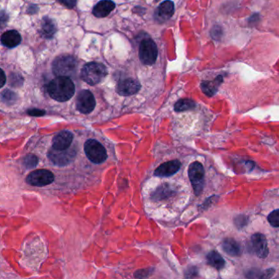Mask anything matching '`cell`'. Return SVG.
<instances>
[{
    "label": "cell",
    "instance_id": "obj_1",
    "mask_svg": "<svg viewBox=\"0 0 279 279\" xmlns=\"http://www.w3.org/2000/svg\"><path fill=\"white\" fill-rule=\"evenodd\" d=\"M76 87L69 76H57L47 87L50 97L58 102H66L73 97Z\"/></svg>",
    "mask_w": 279,
    "mask_h": 279
},
{
    "label": "cell",
    "instance_id": "obj_2",
    "mask_svg": "<svg viewBox=\"0 0 279 279\" xmlns=\"http://www.w3.org/2000/svg\"><path fill=\"white\" fill-rule=\"evenodd\" d=\"M107 75V70L101 63H89L84 65L81 72L82 80L88 85H95L99 84Z\"/></svg>",
    "mask_w": 279,
    "mask_h": 279
},
{
    "label": "cell",
    "instance_id": "obj_3",
    "mask_svg": "<svg viewBox=\"0 0 279 279\" xmlns=\"http://www.w3.org/2000/svg\"><path fill=\"white\" fill-rule=\"evenodd\" d=\"M77 62L74 57L62 55L54 60L52 71L57 76H69L76 72Z\"/></svg>",
    "mask_w": 279,
    "mask_h": 279
},
{
    "label": "cell",
    "instance_id": "obj_4",
    "mask_svg": "<svg viewBox=\"0 0 279 279\" xmlns=\"http://www.w3.org/2000/svg\"><path fill=\"white\" fill-rule=\"evenodd\" d=\"M84 152L88 159L95 163L101 164L107 158V153L102 144L94 139H89L84 144Z\"/></svg>",
    "mask_w": 279,
    "mask_h": 279
},
{
    "label": "cell",
    "instance_id": "obj_5",
    "mask_svg": "<svg viewBox=\"0 0 279 279\" xmlns=\"http://www.w3.org/2000/svg\"><path fill=\"white\" fill-rule=\"evenodd\" d=\"M158 48L152 39H144L140 44V60L146 65H153L157 60Z\"/></svg>",
    "mask_w": 279,
    "mask_h": 279
},
{
    "label": "cell",
    "instance_id": "obj_6",
    "mask_svg": "<svg viewBox=\"0 0 279 279\" xmlns=\"http://www.w3.org/2000/svg\"><path fill=\"white\" fill-rule=\"evenodd\" d=\"M204 175L205 172L201 163L194 161L189 165V178L196 195H199L202 191L204 185Z\"/></svg>",
    "mask_w": 279,
    "mask_h": 279
},
{
    "label": "cell",
    "instance_id": "obj_7",
    "mask_svg": "<svg viewBox=\"0 0 279 279\" xmlns=\"http://www.w3.org/2000/svg\"><path fill=\"white\" fill-rule=\"evenodd\" d=\"M53 181V174L47 170H37L33 171L26 178V182L32 186H46L52 184Z\"/></svg>",
    "mask_w": 279,
    "mask_h": 279
},
{
    "label": "cell",
    "instance_id": "obj_8",
    "mask_svg": "<svg viewBox=\"0 0 279 279\" xmlns=\"http://www.w3.org/2000/svg\"><path fill=\"white\" fill-rule=\"evenodd\" d=\"M76 152L75 150H56L52 147L48 152V158L51 161L59 166H64L69 164L76 157Z\"/></svg>",
    "mask_w": 279,
    "mask_h": 279
},
{
    "label": "cell",
    "instance_id": "obj_9",
    "mask_svg": "<svg viewBox=\"0 0 279 279\" xmlns=\"http://www.w3.org/2000/svg\"><path fill=\"white\" fill-rule=\"evenodd\" d=\"M76 106L78 110L84 114L92 113L96 106V100L93 93L88 90L80 92L76 100Z\"/></svg>",
    "mask_w": 279,
    "mask_h": 279
},
{
    "label": "cell",
    "instance_id": "obj_10",
    "mask_svg": "<svg viewBox=\"0 0 279 279\" xmlns=\"http://www.w3.org/2000/svg\"><path fill=\"white\" fill-rule=\"evenodd\" d=\"M141 89V84L135 79L120 80L117 86V92L121 96L133 95Z\"/></svg>",
    "mask_w": 279,
    "mask_h": 279
},
{
    "label": "cell",
    "instance_id": "obj_11",
    "mask_svg": "<svg viewBox=\"0 0 279 279\" xmlns=\"http://www.w3.org/2000/svg\"><path fill=\"white\" fill-rule=\"evenodd\" d=\"M251 245H252L254 252L258 257L261 259L267 257L268 249L266 238L264 235L261 234H254L253 236L251 237Z\"/></svg>",
    "mask_w": 279,
    "mask_h": 279
},
{
    "label": "cell",
    "instance_id": "obj_12",
    "mask_svg": "<svg viewBox=\"0 0 279 279\" xmlns=\"http://www.w3.org/2000/svg\"><path fill=\"white\" fill-rule=\"evenodd\" d=\"M73 134L64 130L58 133L52 139V147L56 150H66L71 147L73 141Z\"/></svg>",
    "mask_w": 279,
    "mask_h": 279
},
{
    "label": "cell",
    "instance_id": "obj_13",
    "mask_svg": "<svg viewBox=\"0 0 279 279\" xmlns=\"http://www.w3.org/2000/svg\"><path fill=\"white\" fill-rule=\"evenodd\" d=\"M181 166V163L178 160H170L163 163L155 170V176L159 177H169L176 174Z\"/></svg>",
    "mask_w": 279,
    "mask_h": 279
},
{
    "label": "cell",
    "instance_id": "obj_14",
    "mask_svg": "<svg viewBox=\"0 0 279 279\" xmlns=\"http://www.w3.org/2000/svg\"><path fill=\"white\" fill-rule=\"evenodd\" d=\"M174 4L171 0L161 3L156 10V18L159 21H167L174 14Z\"/></svg>",
    "mask_w": 279,
    "mask_h": 279
},
{
    "label": "cell",
    "instance_id": "obj_15",
    "mask_svg": "<svg viewBox=\"0 0 279 279\" xmlns=\"http://www.w3.org/2000/svg\"><path fill=\"white\" fill-rule=\"evenodd\" d=\"M115 8V5L111 0H102L100 1L93 10V15L97 18L107 17Z\"/></svg>",
    "mask_w": 279,
    "mask_h": 279
},
{
    "label": "cell",
    "instance_id": "obj_16",
    "mask_svg": "<svg viewBox=\"0 0 279 279\" xmlns=\"http://www.w3.org/2000/svg\"><path fill=\"white\" fill-rule=\"evenodd\" d=\"M22 41V37L17 31H9L2 35L1 42L8 48H15Z\"/></svg>",
    "mask_w": 279,
    "mask_h": 279
},
{
    "label": "cell",
    "instance_id": "obj_17",
    "mask_svg": "<svg viewBox=\"0 0 279 279\" xmlns=\"http://www.w3.org/2000/svg\"><path fill=\"white\" fill-rule=\"evenodd\" d=\"M41 34L47 39H51L56 32V22L51 18H43L41 23Z\"/></svg>",
    "mask_w": 279,
    "mask_h": 279
},
{
    "label": "cell",
    "instance_id": "obj_18",
    "mask_svg": "<svg viewBox=\"0 0 279 279\" xmlns=\"http://www.w3.org/2000/svg\"><path fill=\"white\" fill-rule=\"evenodd\" d=\"M222 248L226 254L231 256H239L242 254L239 243L232 238H226V240H224Z\"/></svg>",
    "mask_w": 279,
    "mask_h": 279
},
{
    "label": "cell",
    "instance_id": "obj_19",
    "mask_svg": "<svg viewBox=\"0 0 279 279\" xmlns=\"http://www.w3.org/2000/svg\"><path fill=\"white\" fill-rule=\"evenodd\" d=\"M206 260H207L208 264H210L211 266H213V268H217V270H221V268H223L226 264L223 257L215 251L209 252L208 255H206Z\"/></svg>",
    "mask_w": 279,
    "mask_h": 279
},
{
    "label": "cell",
    "instance_id": "obj_20",
    "mask_svg": "<svg viewBox=\"0 0 279 279\" xmlns=\"http://www.w3.org/2000/svg\"><path fill=\"white\" fill-rule=\"evenodd\" d=\"M221 80H218V78L213 82H212V81H204L201 85L202 92L209 97H212L217 93V88H218L219 82H221Z\"/></svg>",
    "mask_w": 279,
    "mask_h": 279
},
{
    "label": "cell",
    "instance_id": "obj_21",
    "mask_svg": "<svg viewBox=\"0 0 279 279\" xmlns=\"http://www.w3.org/2000/svg\"><path fill=\"white\" fill-rule=\"evenodd\" d=\"M196 104L194 101L189 98L179 100L178 102L175 104V110L181 113L185 110H193L195 107Z\"/></svg>",
    "mask_w": 279,
    "mask_h": 279
},
{
    "label": "cell",
    "instance_id": "obj_22",
    "mask_svg": "<svg viewBox=\"0 0 279 279\" xmlns=\"http://www.w3.org/2000/svg\"><path fill=\"white\" fill-rule=\"evenodd\" d=\"M172 195V190L170 189L168 185H163V186L159 187L158 188L156 192L154 193V197L156 200L165 199V198H168Z\"/></svg>",
    "mask_w": 279,
    "mask_h": 279
},
{
    "label": "cell",
    "instance_id": "obj_23",
    "mask_svg": "<svg viewBox=\"0 0 279 279\" xmlns=\"http://www.w3.org/2000/svg\"><path fill=\"white\" fill-rule=\"evenodd\" d=\"M1 99L5 103L12 105V104L15 103L16 101L18 99V96L14 92L11 91L9 89H6L1 93Z\"/></svg>",
    "mask_w": 279,
    "mask_h": 279
},
{
    "label": "cell",
    "instance_id": "obj_24",
    "mask_svg": "<svg viewBox=\"0 0 279 279\" xmlns=\"http://www.w3.org/2000/svg\"><path fill=\"white\" fill-rule=\"evenodd\" d=\"M39 163V160L35 155H28L24 159V165L27 168V169H31L34 167L37 166V164Z\"/></svg>",
    "mask_w": 279,
    "mask_h": 279
},
{
    "label": "cell",
    "instance_id": "obj_25",
    "mask_svg": "<svg viewBox=\"0 0 279 279\" xmlns=\"http://www.w3.org/2000/svg\"><path fill=\"white\" fill-rule=\"evenodd\" d=\"M268 220L273 227H279V210L271 212L268 216Z\"/></svg>",
    "mask_w": 279,
    "mask_h": 279
},
{
    "label": "cell",
    "instance_id": "obj_26",
    "mask_svg": "<svg viewBox=\"0 0 279 279\" xmlns=\"http://www.w3.org/2000/svg\"><path fill=\"white\" fill-rule=\"evenodd\" d=\"M153 271L154 269L153 268H146V269H142V270L137 271L135 273V277H147L150 276V275L152 274Z\"/></svg>",
    "mask_w": 279,
    "mask_h": 279
},
{
    "label": "cell",
    "instance_id": "obj_27",
    "mask_svg": "<svg viewBox=\"0 0 279 279\" xmlns=\"http://www.w3.org/2000/svg\"><path fill=\"white\" fill-rule=\"evenodd\" d=\"M20 81L23 82V79L20 75H16V74H12L10 75V84L11 85H15V82H18V85H22V83H20Z\"/></svg>",
    "mask_w": 279,
    "mask_h": 279
},
{
    "label": "cell",
    "instance_id": "obj_28",
    "mask_svg": "<svg viewBox=\"0 0 279 279\" xmlns=\"http://www.w3.org/2000/svg\"><path fill=\"white\" fill-rule=\"evenodd\" d=\"M9 20V17L7 15L5 12L0 10V28H3L7 24Z\"/></svg>",
    "mask_w": 279,
    "mask_h": 279
},
{
    "label": "cell",
    "instance_id": "obj_29",
    "mask_svg": "<svg viewBox=\"0 0 279 279\" xmlns=\"http://www.w3.org/2000/svg\"><path fill=\"white\" fill-rule=\"evenodd\" d=\"M28 114L32 117H42L45 114V111L39 109H30L28 110Z\"/></svg>",
    "mask_w": 279,
    "mask_h": 279
},
{
    "label": "cell",
    "instance_id": "obj_30",
    "mask_svg": "<svg viewBox=\"0 0 279 279\" xmlns=\"http://www.w3.org/2000/svg\"><path fill=\"white\" fill-rule=\"evenodd\" d=\"M58 1L69 9H72L76 5V0H58Z\"/></svg>",
    "mask_w": 279,
    "mask_h": 279
},
{
    "label": "cell",
    "instance_id": "obj_31",
    "mask_svg": "<svg viewBox=\"0 0 279 279\" xmlns=\"http://www.w3.org/2000/svg\"><path fill=\"white\" fill-rule=\"evenodd\" d=\"M5 83H6V76L5 72L0 68V89L5 86Z\"/></svg>",
    "mask_w": 279,
    "mask_h": 279
},
{
    "label": "cell",
    "instance_id": "obj_32",
    "mask_svg": "<svg viewBox=\"0 0 279 279\" xmlns=\"http://www.w3.org/2000/svg\"><path fill=\"white\" fill-rule=\"evenodd\" d=\"M274 273V269H269V270L265 271L264 273H263L261 277L263 278H268V277H270Z\"/></svg>",
    "mask_w": 279,
    "mask_h": 279
},
{
    "label": "cell",
    "instance_id": "obj_33",
    "mask_svg": "<svg viewBox=\"0 0 279 279\" xmlns=\"http://www.w3.org/2000/svg\"><path fill=\"white\" fill-rule=\"evenodd\" d=\"M155 1H159V0H155Z\"/></svg>",
    "mask_w": 279,
    "mask_h": 279
}]
</instances>
